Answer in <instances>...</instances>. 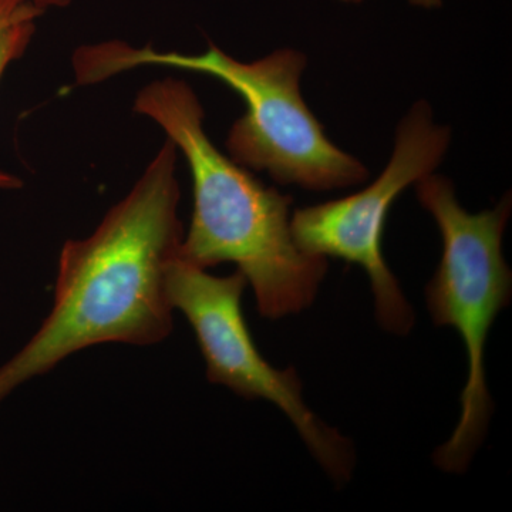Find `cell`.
<instances>
[{
  "instance_id": "obj_1",
  "label": "cell",
  "mask_w": 512,
  "mask_h": 512,
  "mask_svg": "<svg viewBox=\"0 0 512 512\" xmlns=\"http://www.w3.org/2000/svg\"><path fill=\"white\" fill-rule=\"evenodd\" d=\"M177 153L167 138L96 231L63 245L49 315L0 366V403L80 350L104 343L144 348L173 332L167 274L184 238Z\"/></svg>"
},
{
  "instance_id": "obj_2",
  "label": "cell",
  "mask_w": 512,
  "mask_h": 512,
  "mask_svg": "<svg viewBox=\"0 0 512 512\" xmlns=\"http://www.w3.org/2000/svg\"><path fill=\"white\" fill-rule=\"evenodd\" d=\"M134 111L163 128L191 170L194 211L178 256L201 269L237 265L264 318L309 308L328 261L302 251L293 239L292 198L266 187L214 146L200 100L187 83L167 77L148 84Z\"/></svg>"
},
{
  "instance_id": "obj_3",
  "label": "cell",
  "mask_w": 512,
  "mask_h": 512,
  "mask_svg": "<svg viewBox=\"0 0 512 512\" xmlns=\"http://www.w3.org/2000/svg\"><path fill=\"white\" fill-rule=\"evenodd\" d=\"M144 66L208 74L235 90L247 111L229 131V154L244 167L266 171L276 183L328 191L362 184L369 177L362 161L329 140L303 100L299 84L306 57L298 50H276L264 59L242 63L212 43L201 55H183L110 40L80 47L73 55L80 86Z\"/></svg>"
},
{
  "instance_id": "obj_4",
  "label": "cell",
  "mask_w": 512,
  "mask_h": 512,
  "mask_svg": "<svg viewBox=\"0 0 512 512\" xmlns=\"http://www.w3.org/2000/svg\"><path fill=\"white\" fill-rule=\"evenodd\" d=\"M414 187L443 238L439 268L426 288L427 308L437 326L457 330L468 360L460 420L437 448L434 463L446 473L463 474L483 444L493 413L484 357L488 333L512 296L511 269L503 255L511 195L491 210L471 214L443 175H426Z\"/></svg>"
},
{
  "instance_id": "obj_5",
  "label": "cell",
  "mask_w": 512,
  "mask_h": 512,
  "mask_svg": "<svg viewBox=\"0 0 512 512\" xmlns=\"http://www.w3.org/2000/svg\"><path fill=\"white\" fill-rule=\"evenodd\" d=\"M247 286L239 271L211 275L180 256L168 268V298L194 330L208 380L245 399L275 404L292 421L325 473L336 484L348 483L355 467L352 443L309 409L295 370L276 369L256 348L242 312Z\"/></svg>"
},
{
  "instance_id": "obj_6",
  "label": "cell",
  "mask_w": 512,
  "mask_h": 512,
  "mask_svg": "<svg viewBox=\"0 0 512 512\" xmlns=\"http://www.w3.org/2000/svg\"><path fill=\"white\" fill-rule=\"evenodd\" d=\"M450 141V128L434 123L429 103L419 101L400 121L392 157L369 187L291 217L293 239L302 251L343 259L366 272L377 322L397 336L412 330L416 316L384 259V225L400 194L439 167Z\"/></svg>"
},
{
  "instance_id": "obj_7",
  "label": "cell",
  "mask_w": 512,
  "mask_h": 512,
  "mask_svg": "<svg viewBox=\"0 0 512 512\" xmlns=\"http://www.w3.org/2000/svg\"><path fill=\"white\" fill-rule=\"evenodd\" d=\"M42 13L32 0H20L0 13V79L10 63L25 55ZM22 185L15 175L0 171V190H19Z\"/></svg>"
},
{
  "instance_id": "obj_8",
  "label": "cell",
  "mask_w": 512,
  "mask_h": 512,
  "mask_svg": "<svg viewBox=\"0 0 512 512\" xmlns=\"http://www.w3.org/2000/svg\"><path fill=\"white\" fill-rule=\"evenodd\" d=\"M33 3L45 12L49 8H66L72 0H32Z\"/></svg>"
},
{
  "instance_id": "obj_9",
  "label": "cell",
  "mask_w": 512,
  "mask_h": 512,
  "mask_svg": "<svg viewBox=\"0 0 512 512\" xmlns=\"http://www.w3.org/2000/svg\"><path fill=\"white\" fill-rule=\"evenodd\" d=\"M342 2H362V0H342ZM412 5L421 6V8H439L441 0H409Z\"/></svg>"
},
{
  "instance_id": "obj_10",
  "label": "cell",
  "mask_w": 512,
  "mask_h": 512,
  "mask_svg": "<svg viewBox=\"0 0 512 512\" xmlns=\"http://www.w3.org/2000/svg\"><path fill=\"white\" fill-rule=\"evenodd\" d=\"M18 2H20V0H0V13L5 12L6 9H9L10 6Z\"/></svg>"
}]
</instances>
